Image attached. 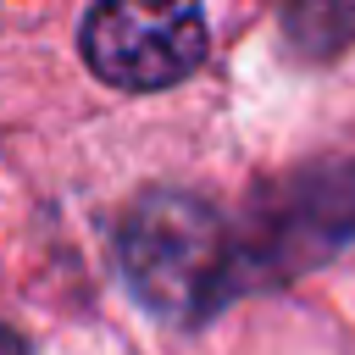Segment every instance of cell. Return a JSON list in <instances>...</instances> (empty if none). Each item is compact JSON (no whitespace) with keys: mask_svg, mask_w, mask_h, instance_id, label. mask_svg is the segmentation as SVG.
<instances>
[{"mask_svg":"<svg viewBox=\"0 0 355 355\" xmlns=\"http://www.w3.org/2000/svg\"><path fill=\"white\" fill-rule=\"evenodd\" d=\"M116 266L128 294L172 327H200L239 294L233 227L189 189H150L128 205L116 222Z\"/></svg>","mask_w":355,"mask_h":355,"instance_id":"obj_1","label":"cell"},{"mask_svg":"<svg viewBox=\"0 0 355 355\" xmlns=\"http://www.w3.org/2000/svg\"><path fill=\"white\" fill-rule=\"evenodd\" d=\"M355 239V161H311L255 194L239 250V288L288 283Z\"/></svg>","mask_w":355,"mask_h":355,"instance_id":"obj_2","label":"cell"},{"mask_svg":"<svg viewBox=\"0 0 355 355\" xmlns=\"http://www.w3.org/2000/svg\"><path fill=\"white\" fill-rule=\"evenodd\" d=\"M78 39L100 83L128 94L172 89L205 61V6L200 0H94Z\"/></svg>","mask_w":355,"mask_h":355,"instance_id":"obj_3","label":"cell"},{"mask_svg":"<svg viewBox=\"0 0 355 355\" xmlns=\"http://www.w3.org/2000/svg\"><path fill=\"white\" fill-rule=\"evenodd\" d=\"M283 44L305 67H327L355 44V0H277Z\"/></svg>","mask_w":355,"mask_h":355,"instance_id":"obj_4","label":"cell"},{"mask_svg":"<svg viewBox=\"0 0 355 355\" xmlns=\"http://www.w3.org/2000/svg\"><path fill=\"white\" fill-rule=\"evenodd\" d=\"M0 355H28V344H22V338H17L6 322H0Z\"/></svg>","mask_w":355,"mask_h":355,"instance_id":"obj_5","label":"cell"}]
</instances>
